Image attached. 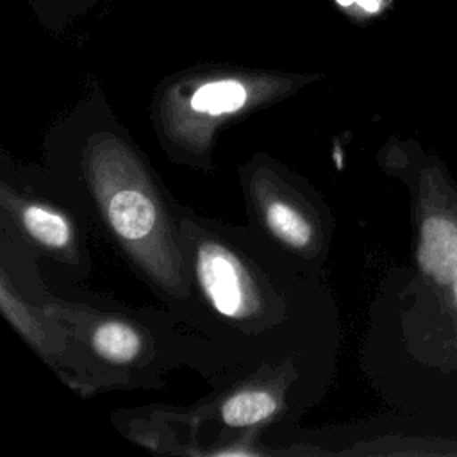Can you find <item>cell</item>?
I'll return each instance as SVG.
<instances>
[{
    "label": "cell",
    "mask_w": 457,
    "mask_h": 457,
    "mask_svg": "<svg viewBox=\"0 0 457 457\" xmlns=\"http://www.w3.org/2000/svg\"><path fill=\"white\" fill-rule=\"evenodd\" d=\"M2 212L4 220L12 223L16 239L27 243L41 257L68 268L70 271H86V241L73 216L57 204L39 196L34 187L2 179Z\"/></svg>",
    "instance_id": "52a82bcc"
},
{
    "label": "cell",
    "mask_w": 457,
    "mask_h": 457,
    "mask_svg": "<svg viewBox=\"0 0 457 457\" xmlns=\"http://www.w3.org/2000/svg\"><path fill=\"white\" fill-rule=\"evenodd\" d=\"M50 186L66 195L154 291L191 325L179 204L118 121H62L46 146Z\"/></svg>",
    "instance_id": "7a4b0ae2"
},
{
    "label": "cell",
    "mask_w": 457,
    "mask_h": 457,
    "mask_svg": "<svg viewBox=\"0 0 457 457\" xmlns=\"http://www.w3.org/2000/svg\"><path fill=\"white\" fill-rule=\"evenodd\" d=\"M250 228L305 271L316 273L330 246V216L309 186L268 159L241 170Z\"/></svg>",
    "instance_id": "5b68a950"
},
{
    "label": "cell",
    "mask_w": 457,
    "mask_h": 457,
    "mask_svg": "<svg viewBox=\"0 0 457 457\" xmlns=\"http://www.w3.org/2000/svg\"><path fill=\"white\" fill-rule=\"evenodd\" d=\"M277 378L257 377L230 389L216 403V420L223 428H253L286 414V387H277Z\"/></svg>",
    "instance_id": "ba28073f"
},
{
    "label": "cell",
    "mask_w": 457,
    "mask_h": 457,
    "mask_svg": "<svg viewBox=\"0 0 457 457\" xmlns=\"http://www.w3.org/2000/svg\"><path fill=\"white\" fill-rule=\"evenodd\" d=\"M378 164L405 186L411 204L412 266L395 275L414 287L445 286L457 275V180L414 139L391 137Z\"/></svg>",
    "instance_id": "277c9868"
},
{
    "label": "cell",
    "mask_w": 457,
    "mask_h": 457,
    "mask_svg": "<svg viewBox=\"0 0 457 457\" xmlns=\"http://www.w3.org/2000/svg\"><path fill=\"white\" fill-rule=\"evenodd\" d=\"M341 4H350V2H353V0H339Z\"/></svg>",
    "instance_id": "30bf717a"
},
{
    "label": "cell",
    "mask_w": 457,
    "mask_h": 457,
    "mask_svg": "<svg viewBox=\"0 0 457 457\" xmlns=\"http://www.w3.org/2000/svg\"><path fill=\"white\" fill-rule=\"evenodd\" d=\"M364 9H370V11H375L377 9V0H357Z\"/></svg>",
    "instance_id": "9c48e42d"
},
{
    "label": "cell",
    "mask_w": 457,
    "mask_h": 457,
    "mask_svg": "<svg viewBox=\"0 0 457 457\" xmlns=\"http://www.w3.org/2000/svg\"><path fill=\"white\" fill-rule=\"evenodd\" d=\"M179 230L193 293L191 327L243 368L296 366L334 345L330 298L314 273L255 230L198 218L179 204Z\"/></svg>",
    "instance_id": "6da1fadb"
},
{
    "label": "cell",
    "mask_w": 457,
    "mask_h": 457,
    "mask_svg": "<svg viewBox=\"0 0 457 457\" xmlns=\"http://www.w3.org/2000/svg\"><path fill=\"white\" fill-rule=\"evenodd\" d=\"M52 316L68 330L77 371H104L114 382L130 375L161 371L164 361L150 330L132 314L100 312L93 307L48 303Z\"/></svg>",
    "instance_id": "8992f818"
},
{
    "label": "cell",
    "mask_w": 457,
    "mask_h": 457,
    "mask_svg": "<svg viewBox=\"0 0 457 457\" xmlns=\"http://www.w3.org/2000/svg\"><path fill=\"white\" fill-rule=\"evenodd\" d=\"M377 378L411 420L457 436V275L441 287L391 277L377 316Z\"/></svg>",
    "instance_id": "3957f363"
}]
</instances>
